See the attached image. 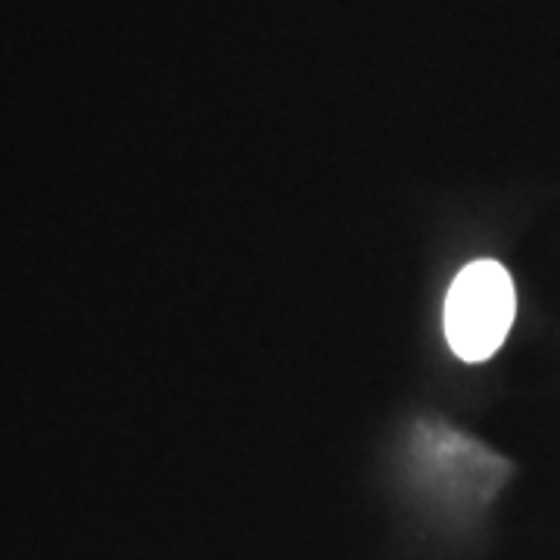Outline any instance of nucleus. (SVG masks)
<instances>
[{"label": "nucleus", "instance_id": "1", "mask_svg": "<svg viewBox=\"0 0 560 560\" xmlns=\"http://www.w3.org/2000/svg\"><path fill=\"white\" fill-rule=\"evenodd\" d=\"M517 312L514 280L492 259L474 261L445 296V337L464 361H486L501 349Z\"/></svg>", "mask_w": 560, "mask_h": 560}]
</instances>
